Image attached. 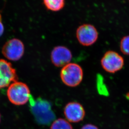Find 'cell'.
<instances>
[{
	"mask_svg": "<svg viewBox=\"0 0 129 129\" xmlns=\"http://www.w3.org/2000/svg\"><path fill=\"white\" fill-rule=\"evenodd\" d=\"M82 68L75 63H69L62 67L60 73L61 80L66 86L75 87L78 86L83 79Z\"/></svg>",
	"mask_w": 129,
	"mask_h": 129,
	"instance_id": "3",
	"label": "cell"
},
{
	"mask_svg": "<svg viewBox=\"0 0 129 129\" xmlns=\"http://www.w3.org/2000/svg\"><path fill=\"white\" fill-rule=\"evenodd\" d=\"M120 49L122 53L129 55V35L124 36L120 43Z\"/></svg>",
	"mask_w": 129,
	"mask_h": 129,
	"instance_id": "12",
	"label": "cell"
},
{
	"mask_svg": "<svg viewBox=\"0 0 129 129\" xmlns=\"http://www.w3.org/2000/svg\"><path fill=\"white\" fill-rule=\"evenodd\" d=\"M31 110L37 123L43 125L50 124L55 118L51 106L45 101H37L31 102Z\"/></svg>",
	"mask_w": 129,
	"mask_h": 129,
	"instance_id": "1",
	"label": "cell"
},
{
	"mask_svg": "<svg viewBox=\"0 0 129 129\" xmlns=\"http://www.w3.org/2000/svg\"><path fill=\"white\" fill-rule=\"evenodd\" d=\"M9 100L16 105L26 104L31 98L30 91L28 86L23 82H13L9 86L7 90Z\"/></svg>",
	"mask_w": 129,
	"mask_h": 129,
	"instance_id": "2",
	"label": "cell"
},
{
	"mask_svg": "<svg viewBox=\"0 0 129 129\" xmlns=\"http://www.w3.org/2000/svg\"><path fill=\"white\" fill-rule=\"evenodd\" d=\"M99 34L96 28L91 24L80 26L76 31V37L79 43L88 47L93 45L98 40Z\"/></svg>",
	"mask_w": 129,
	"mask_h": 129,
	"instance_id": "5",
	"label": "cell"
},
{
	"mask_svg": "<svg viewBox=\"0 0 129 129\" xmlns=\"http://www.w3.org/2000/svg\"><path fill=\"white\" fill-rule=\"evenodd\" d=\"M64 114L68 122L78 123L83 120L84 118L85 111L80 103L70 102L64 107Z\"/></svg>",
	"mask_w": 129,
	"mask_h": 129,
	"instance_id": "8",
	"label": "cell"
},
{
	"mask_svg": "<svg viewBox=\"0 0 129 129\" xmlns=\"http://www.w3.org/2000/svg\"><path fill=\"white\" fill-rule=\"evenodd\" d=\"M101 64L103 69L110 73H115L120 71L124 66V60L115 51L109 50L104 54L101 59Z\"/></svg>",
	"mask_w": 129,
	"mask_h": 129,
	"instance_id": "4",
	"label": "cell"
},
{
	"mask_svg": "<svg viewBox=\"0 0 129 129\" xmlns=\"http://www.w3.org/2000/svg\"><path fill=\"white\" fill-rule=\"evenodd\" d=\"M50 129H73V127L68 121L59 118L52 122Z\"/></svg>",
	"mask_w": 129,
	"mask_h": 129,
	"instance_id": "11",
	"label": "cell"
},
{
	"mask_svg": "<svg viewBox=\"0 0 129 129\" xmlns=\"http://www.w3.org/2000/svg\"><path fill=\"white\" fill-rule=\"evenodd\" d=\"M17 79L16 71L11 63L0 59V88L7 87Z\"/></svg>",
	"mask_w": 129,
	"mask_h": 129,
	"instance_id": "7",
	"label": "cell"
},
{
	"mask_svg": "<svg viewBox=\"0 0 129 129\" xmlns=\"http://www.w3.org/2000/svg\"><path fill=\"white\" fill-rule=\"evenodd\" d=\"M81 129H99V128L93 124H88L83 126Z\"/></svg>",
	"mask_w": 129,
	"mask_h": 129,
	"instance_id": "13",
	"label": "cell"
},
{
	"mask_svg": "<svg viewBox=\"0 0 129 129\" xmlns=\"http://www.w3.org/2000/svg\"><path fill=\"white\" fill-rule=\"evenodd\" d=\"M4 26L2 21V16L0 14V37L4 33Z\"/></svg>",
	"mask_w": 129,
	"mask_h": 129,
	"instance_id": "14",
	"label": "cell"
},
{
	"mask_svg": "<svg viewBox=\"0 0 129 129\" xmlns=\"http://www.w3.org/2000/svg\"><path fill=\"white\" fill-rule=\"evenodd\" d=\"M2 52L4 56L8 59L12 61H17L24 55V46L20 40L12 39L4 44Z\"/></svg>",
	"mask_w": 129,
	"mask_h": 129,
	"instance_id": "6",
	"label": "cell"
},
{
	"mask_svg": "<svg viewBox=\"0 0 129 129\" xmlns=\"http://www.w3.org/2000/svg\"><path fill=\"white\" fill-rule=\"evenodd\" d=\"M72 58L71 52L64 46H56L51 52V61L56 67H64L70 63Z\"/></svg>",
	"mask_w": 129,
	"mask_h": 129,
	"instance_id": "9",
	"label": "cell"
},
{
	"mask_svg": "<svg viewBox=\"0 0 129 129\" xmlns=\"http://www.w3.org/2000/svg\"><path fill=\"white\" fill-rule=\"evenodd\" d=\"M42 1L46 9L53 12L61 11L65 5V0H42Z\"/></svg>",
	"mask_w": 129,
	"mask_h": 129,
	"instance_id": "10",
	"label": "cell"
},
{
	"mask_svg": "<svg viewBox=\"0 0 129 129\" xmlns=\"http://www.w3.org/2000/svg\"><path fill=\"white\" fill-rule=\"evenodd\" d=\"M0 121H1V115H0Z\"/></svg>",
	"mask_w": 129,
	"mask_h": 129,
	"instance_id": "15",
	"label": "cell"
}]
</instances>
